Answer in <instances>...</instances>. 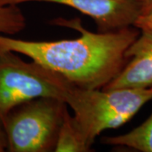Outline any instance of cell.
Masks as SVG:
<instances>
[{
	"mask_svg": "<svg viewBox=\"0 0 152 152\" xmlns=\"http://www.w3.org/2000/svg\"><path fill=\"white\" fill-rule=\"evenodd\" d=\"M91 145L82 134L74 116H71L68 110L60 128L54 151L87 152L91 151Z\"/></svg>",
	"mask_w": 152,
	"mask_h": 152,
	"instance_id": "8",
	"label": "cell"
},
{
	"mask_svg": "<svg viewBox=\"0 0 152 152\" xmlns=\"http://www.w3.org/2000/svg\"><path fill=\"white\" fill-rule=\"evenodd\" d=\"M7 151V138L3 124L0 123V152Z\"/></svg>",
	"mask_w": 152,
	"mask_h": 152,
	"instance_id": "11",
	"label": "cell"
},
{
	"mask_svg": "<svg viewBox=\"0 0 152 152\" xmlns=\"http://www.w3.org/2000/svg\"><path fill=\"white\" fill-rule=\"evenodd\" d=\"M152 100V86L113 90L74 86L65 102L88 143L92 146L103 131L119 128Z\"/></svg>",
	"mask_w": 152,
	"mask_h": 152,
	"instance_id": "2",
	"label": "cell"
},
{
	"mask_svg": "<svg viewBox=\"0 0 152 152\" xmlns=\"http://www.w3.org/2000/svg\"><path fill=\"white\" fill-rule=\"evenodd\" d=\"M67 111L64 101L48 96L35 98L12 109L2 123L7 151H54Z\"/></svg>",
	"mask_w": 152,
	"mask_h": 152,
	"instance_id": "4",
	"label": "cell"
},
{
	"mask_svg": "<svg viewBox=\"0 0 152 152\" xmlns=\"http://www.w3.org/2000/svg\"><path fill=\"white\" fill-rule=\"evenodd\" d=\"M17 53L0 49V123L15 107L38 97L66 101L75 85L37 61L26 62Z\"/></svg>",
	"mask_w": 152,
	"mask_h": 152,
	"instance_id": "3",
	"label": "cell"
},
{
	"mask_svg": "<svg viewBox=\"0 0 152 152\" xmlns=\"http://www.w3.org/2000/svg\"><path fill=\"white\" fill-rule=\"evenodd\" d=\"M134 26L139 30H151L152 31V9L145 13L141 14L137 19Z\"/></svg>",
	"mask_w": 152,
	"mask_h": 152,
	"instance_id": "10",
	"label": "cell"
},
{
	"mask_svg": "<svg viewBox=\"0 0 152 152\" xmlns=\"http://www.w3.org/2000/svg\"><path fill=\"white\" fill-rule=\"evenodd\" d=\"M142 3H143L142 14L145 13L152 9V0H142Z\"/></svg>",
	"mask_w": 152,
	"mask_h": 152,
	"instance_id": "12",
	"label": "cell"
},
{
	"mask_svg": "<svg viewBox=\"0 0 152 152\" xmlns=\"http://www.w3.org/2000/svg\"><path fill=\"white\" fill-rule=\"evenodd\" d=\"M102 143L128 147L141 152H152V113L142 124L127 134L104 137Z\"/></svg>",
	"mask_w": 152,
	"mask_h": 152,
	"instance_id": "7",
	"label": "cell"
},
{
	"mask_svg": "<svg viewBox=\"0 0 152 152\" xmlns=\"http://www.w3.org/2000/svg\"><path fill=\"white\" fill-rule=\"evenodd\" d=\"M26 27V19L18 5H0V34L13 36Z\"/></svg>",
	"mask_w": 152,
	"mask_h": 152,
	"instance_id": "9",
	"label": "cell"
},
{
	"mask_svg": "<svg viewBox=\"0 0 152 152\" xmlns=\"http://www.w3.org/2000/svg\"><path fill=\"white\" fill-rule=\"evenodd\" d=\"M51 23L74 29L80 36L58 41H26L0 34V49L26 55L84 89H102L113 80L128 63L126 52L140 33L134 26L92 32L78 18H58Z\"/></svg>",
	"mask_w": 152,
	"mask_h": 152,
	"instance_id": "1",
	"label": "cell"
},
{
	"mask_svg": "<svg viewBox=\"0 0 152 152\" xmlns=\"http://www.w3.org/2000/svg\"><path fill=\"white\" fill-rule=\"evenodd\" d=\"M47 2L69 6L92 18L98 31H112L134 26L142 14V0H0V5Z\"/></svg>",
	"mask_w": 152,
	"mask_h": 152,
	"instance_id": "5",
	"label": "cell"
},
{
	"mask_svg": "<svg viewBox=\"0 0 152 152\" xmlns=\"http://www.w3.org/2000/svg\"><path fill=\"white\" fill-rule=\"evenodd\" d=\"M140 31V35L126 52L128 63L102 90L152 86V31Z\"/></svg>",
	"mask_w": 152,
	"mask_h": 152,
	"instance_id": "6",
	"label": "cell"
}]
</instances>
